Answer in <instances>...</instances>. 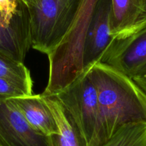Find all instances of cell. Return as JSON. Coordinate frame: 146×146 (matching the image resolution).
<instances>
[{
  "instance_id": "obj_8",
  "label": "cell",
  "mask_w": 146,
  "mask_h": 146,
  "mask_svg": "<svg viewBox=\"0 0 146 146\" xmlns=\"http://www.w3.org/2000/svg\"><path fill=\"white\" fill-rule=\"evenodd\" d=\"M31 47L29 12L9 24L0 15V54L23 62Z\"/></svg>"
},
{
  "instance_id": "obj_5",
  "label": "cell",
  "mask_w": 146,
  "mask_h": 146,
  "mask_svg": "<svg viewBox=\"0 0 146 146\" xmlns=\"http://www.w3.org/2000/svg\"><path fill=\"white\" fill-rule=\"evenodd\" d=\"M99 62L130 78L134 75L146 64V27L125 38L112 40Z\"/></svg>"
},
{
  "instance_id": "obj_19",
  "label": "cell",
  "mask_w": 146,
  "mask_h": 146,
  "mask_svg": "<svg viewBox=\"0 0 146 146\" xmlns=\"http://www.w3.org/2000/svg\"></svg>"
},
{
  "instance_id": "obj_14",
  "label": "cell",
  "mask_w": 146,
  "mask_h": 146,
  "mask_svg": "<svg viewBox=\"0 0 146 146\" xmlns=\"http://www.w3.org/2000/svg\"><path fill=\"white\" fill-rule=\"evenodd\" d=\"M27 95L21 88L5 78H0V96L15 98Z\"/></svg>"
},
{
  "instance_id": "obj_1",
  "label": "cell",
  "mask_w": 146,
  "mask_h": 146,
  "mask_svg": "<svg viewBox=\"0 0 146 146\" xmlns=\"http://www.w3.org/2000/svg\"><path fill=\"white\" fill-rule=\"evenodd\" d=\"M85 69L98 94V125L92 146H102L125 125L146 121V94L130 77L99 61Z\"/></svg>"
},
{
  "instance_id": "obj_16",
  "label": "cell",
  "mask_w": 146,
  "mask_h": 146,
  "mask_svg": "<svg viewBox=\"0 0 146 146\" xmlns=\"http://www.w3.org/2000/svg\"><path fill=\"white\" fill-rule=\"evenodd\" d=\"M20 1L22 2V3L25 4V5L28 6V5H31V4L33 3L35 0H20Z\"/></svg>"
},
{
  "instance_id": "obj_4",
  "label": "cell",
  "mask_w": 146,
  "mask_h": 146,
  "mask_svg": "<svg viewBox=\"0 0 146 146\" xmlns=\"http://www.w3.org/2000/svg\"><path fill=\"white\" fill-rule=\"evenodd\" d=\"M0 145L53 146L51 137L32 128L8 98L3 96H0Z\"/></svg>"
},
{
  "instance_id": "obj_11",
  "label": "cell",
  "mask_w": 146,
  "mask_h": 146,
  "mask_svg": "<svg viewBox=\"0 0 146 146\" xmlns=\"http://www.w3.org/2000/svg\"><path fill=\"white\" fill-rule=\"evenodd\" d=\"M0 78L16 85L27 95L33 94V81L29 69L23 62L2 54H0Z\"/></svg>"
},
{
  "instance_id": "obj_3",
  "label": "cell",
  "mask_w": 146,
  "mask_h": 146,
  "mask_svg": "<svg viewBox=\"0 0 146 146\" xmlns=\"http://www.w3.org/2000/svg\"><path fill=\"white\" fill-rule=\"evenodd\" d=\"M80 132L87 146H92L98 120V94L88 69L61 91L55 94Z\"/></svg>"
},
{
  "instance_id": "obj_10",
  "label": "cell",
  "mask_w": 146,
  "mask_h": 146,
  "mask_svg": "<svg viewBox=\"0 0 146 146\" xmlns=\"http://www.w3.org/2000/svg\"><path fill=\"white\" fill-rule=\"evenodd\" d=\"M51 110L58 134L50 136L53 146H87L86 142L75 123L55 95H42Z\"/></svg>"
},
{
  "instance_id": "obj_2",
  "label": "cell",
  "mask_w": 146,
  "mask_h": 146,
  "mask_svg": "<svg viewBox=\"0 0 146 146\" xmlns=\"http://www.w3.org/2000/svg\"><path fill=\"white\" fill-rule=\"evenodd\" d=\"M77 0H35L27 9L31 47L47 55L61 39Z\"/></svg>"
},
{
  "instance_id": "obj_13",
  "label": "cell",
  "mask_w": 146,
  "mask_h": 146,
  "mask_svg": "<svg viewBox=\"0 0 146 146\" xmlns=\"http://www.w3.org/2000/svg\"><path fill=\"white\" fill-rule=\"evenodd\" d=\"M20 0H0V13L9 23L17 20L27 10Z\"/></svg>"
},
{
  "instance_id": "obj_18",
  "label": "cell",
  "mask_w": 146,
  "mask_h": 146,
  "mask_svg": "<svg viewBox=\"0 0 146 146\" xmlns=\"http://www.w3.org/2000/svg\"><path fill=\"white\" fill-rule=\"evenodd\" d=\"M0 146H2V145H0Z\"/></svg>"
},
{
  "instance_id": "obj_6",
  "label": "cell",
  "mask_w": 146,
  "mask_h": 146,
  "mask_svg": "<svg viewBox=\"0 0 146 146\" xmlns=\"http://www.w3.org/2000/svg\"><path fill=\"white\" fill-rule=\"evenodd\" d=\"M111 0H100L91 19L83 47L84 70L98 62L112 40Z\"/></svg>"
},
{
  "instance_id": "obj_17",
  "label": "cell",
  "mask_w": 146,
  "mask_h": 146,
  "mask_svg": "<svg viewBox=\"0 0 146 146\" xmlns=\"http://www.w3.org/2000/svg\"><path fill=\"white\" fill-rule=\"evenodd\" d=\"M69 1H72V0H69Z\"/></svg>"
},
{
  "instance_id": "obj_15",
  "label": "cell",
  "mask_w": 146,
  "mask_h": 146,
  "mask_svg": "<svg viewBox=\"0 0 146 146\" xmlns=\"http://www.w3.org/2000/svg\"><path fill=\"white\" fill-rule=\"evenodd\" d=\"M130 78L146 94V64L140 68L134 75L130 77Z\"/></svg>"
},
{
  "instance_id": "obj_7",
  "label": "cell",
  "mask_w": 146,
  "mask_h": 146,
  "mask_svg": "<svg viewBox=\"0 0 146 146\" xmlns=\"http://www.w3.org/2000/svg\"><path fill=\"white\" fill-rule=\"evenodd\" d=\"M111 36L125 38L146 27V0H111Z\"/></svg>"
},
{
  "instance_id": "obj_9",
  "label": "cell",
  "mask_w": 146,
  "mask_h": 146,
  "mask_svg": "<svg viewBox=\"0 0 146 146\" xmlns=\"http://www.w3.org/2000/svg\"><path fill=\"white\" fill-rule=\"evenodd\" d=\"M8 100L36 131L49 137L58 134L52 113L42 94L9 98Z\"/></svg>"
},
{
  "instance_id": "obj_12",
  "label": "cell",
  "mask_w": 146,
  "mask_h": 146,
  "mask_svg": "<svg viewBox=\"0 0 146 146\" xmlns=\"http://www.w3.org/2000/svg\"><path fill=\"white\" fill-rule=\"evenodd\" d=\"M102 146H146V121L122 126Z\"/></svg>"
}]
</instances>
